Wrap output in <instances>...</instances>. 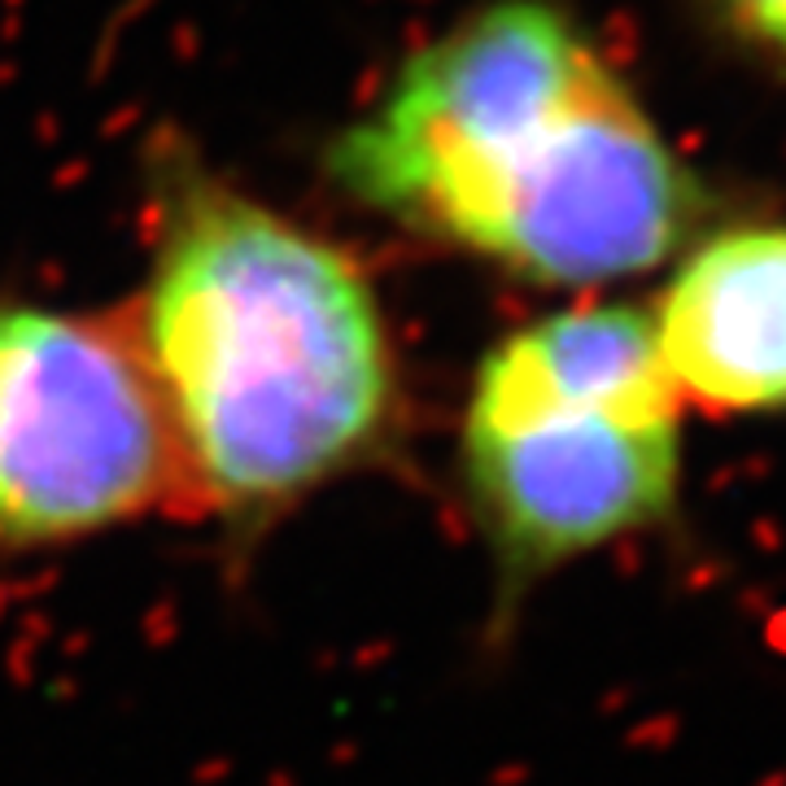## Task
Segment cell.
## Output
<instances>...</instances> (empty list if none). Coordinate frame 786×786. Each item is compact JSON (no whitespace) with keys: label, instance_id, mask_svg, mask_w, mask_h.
Here are the masks:
<instances>
[{"label":"cell","instance_id":"cell-1","mask_svg":"<svg viewBox=\"0 0 786 786\" xmlns=\"http://www.w3.org/2000/svg\"><path fill=\"white\" fill-rule=\"evenodd\" d=\"M367 211L529 284L660 267L695 184L599 49L542 0H498L420 49L333 144Z\"/></svg>","mask_w":786,"mask_h":786},{"label":"cell","instance_id":"cell-4","mask_svg":"<svg viewBox=\"0 0 786 786\" xmlns=\"http://www.w3.org/2000/svg\"><path fill=\"white\" fill-rule=\"evenodd\" d=\"M184 507L180 459L122 315L0 306V547L101 538Z\"/></svg>","mask_w":786,"mask_h":786},{"label":"cell","instance_id":"cell-2","mask_svg":"<svg viewBox=\"0 0 786 786\" xmlns=\"http://www.w3.org/2000/svg\"><path fill=\"white\" fill-rule=\"evenodd\" d=\"M122 324L166 416L184 507L227 529H267L398 438L402 363L372 280L245 193L171 197Z\"/></svg>","mask_w":786,"mask_h":786},{"label":"cell","instance_id":"cell-5","mask_svg":"<svg viewBox=\"0 0 786 786\" xmlns=\"http://www.w3.org/2000/svg\"><path fill=\"white\" fill-rule=\"evenodd\" d=\"M652 329L686 407L786 411V227H730L677 262Z\"/></svg>","mask_w":786,"mask_h":786},{"label":"cell","instance_id":"cell-6","mask_svg":"<svg viewBox=\"0 0 786 786\" xmlns=\"http://www.w3.org/2000/svg\"><path fill=\"white\" fill-rule=\"evenodd\" d=\"M725 9L765 44L786 49V0H725Z\"/></svg>","mask_w":786,"mask_h":786},{"label":"cell","instance_id":"cell-3","mask_svg":"<svg viewBox=\"0 0 786 786\" xmlns=\"http://www.w3.org/2000/svg\"><path fill=\"white\" fill-rule=\"evenodd\" d=\"M681 420L638 306H563L494 341L463 398L454 467L503 599L669 520Z\"/></svg>","mask_w":786,"mask_h":786}]
</instances>
